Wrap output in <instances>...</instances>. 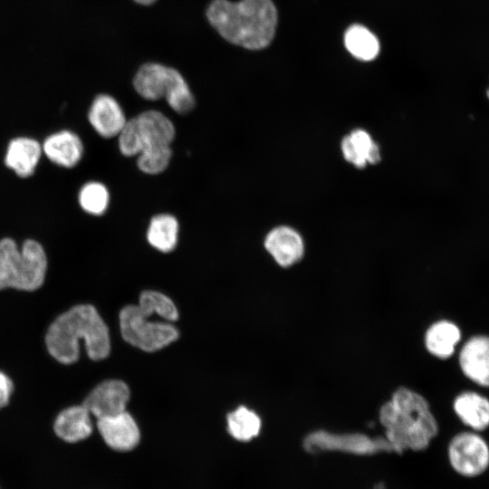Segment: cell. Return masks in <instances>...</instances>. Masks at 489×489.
Returning <instances> with one entry per match:
<instances>
[{
    "label": "cell",
    "mask_w": 489,
    "mask_h": 489,
    "mask_svg": "<svg viewBox=\"0 0 489 489\" xmlns=\"http://www.w3.org/2000/svg\"><path fill=\"white\" fill-rule=\"evenodd\" d=\"M206 16L226 42L248 50L267 47L277 24V10L272 0H212Z\"/></svg>",
    "instance_id": "6da1fadb"
},
{
    "label": "cell",
    "mask_w": 489,
    "mask_h": 489,
    "mask_svg": "<svg viewBox=\"0 0 489 489\" xmlns=\"http://www.w3.org/2000/svg\"><path fill=\"white\" fill-rule=\"evenodd\" d=\"M82 340L88 356L93 360H103L110 354L109 330L90 304H79L58 316L45 335L46 348L57 361L72 364L79 359V343Z\"/></svg>",
    "instance_id": "7a4b0ae2"
},
{
    "label": "cell",
    "mask_w": 489,
    "mask_h": 489,
    "mask_svg": "<svg viewBox=\"0 0 489 489\" xmlns=\"http://www.w3.org/2000/svg\"><path fill=\"white\" fill-rule=\"evenodd\" d=\"M379 421L392 451H421L437 435L438 425L424 397L408 388H398L379 409Z\"/></svg>",
    "instance_id": "3957f363"
},
{
    "label": "cell",
    "mask_w": 489,
    "mask_h": 489,
    "mask_svg": "<svg viewBox=\"0 0 489 489\" xmlns=\"http://www.w3.org/2000/svg\"><path fill=\"white\" fill-rule=\"evenodd\" d=\"M46 269L47 257L38 242L28 239L20 251L13 239L0 241V290H37L43 283Z\"/></svg>",
    "instance_id": "277c9868"
},
{
    "label": "cell",
    "mask_w": 489,
    "mask_h": 489,
    "mask_svg": "<svg viewBox=\"0 0 489 489\" xmlns=\"http://www.w3.org/2000/svg\"><path fill=\"white\" fill-rule=\"evenodd\" d=\"M175 134L173 122L164 113L146 110L127 120L118 136L119 149L126 157L138 156L147 148L170 146Z\"/></svg>",
    "instance_id": "5b68a950"
},
{
    "label": "cell",
    "mask_w": 489,
    "mask_h": 489,
    "mask_svg": "<svg viewBox=\"0 0 489 489\" xmlns=\"http://www.w3.org/2000/svg\"><path fill=\"white\" fill-rule=\"evenodd\" d=\"M155 313L140 305L125 306L120 312L122 338L144 351L158 350L178 338L177 330L170 323L149 321Z\"/></svg>",
    "instance_id": "8992f818"
},
{
    "label": "cell",
    "mask_w": 489,
    "mask_h": 489,
    "mask_svg": "<svg viewBox=\"0 0 489 489\" xmlns=\"http://www.w3.org/2000/svg\"><path fill=\"white\" fill-rule=\"evenodd\" d=\"M447 457L452 469L465 478H475L489 468V445L476 431L456 434L449 442Z\"/></svg>",
    "instance_id": "52a82bcc"
},
{
    "label": "cell",
    "mask_w": 489,
    "mask_h": 489,
    "mask_svg": "<svg viewBox=\"0 0 489 489\" xmlns=\"http://www.w3.org/2000/svg\"><path fill=\"white\" fill-rule=\"evenodd\" d=\"M303 447L311 454L339 451L365 455L379 452H393L385 436L371 438L360 433L335 434L325 430L310 433L303 440Z\"/></svg>",
    "instance_id": "ba28073f"
},
{
    "label": "cell",
    "mask_w": 489,
    "mask_h": 489,
    "mask_svg": "<svg viewBox=\"0 0 489 489\" xmlns=\"http://www.w3.org/2000/svg\"><path fill=\"white\" fill-rule=\"evenodd\" d=\"M186 84L177 70L158 62L144 63L133 78L135 91L148 101L168 100Z\"/></svg>",
    "instance_id": "9c48e42d"
},
{
    "label": "cell",
    "mask_w": 489,
    "mask_h": 489,
    "mask_svg": "<svg viewBox=\"0 0 489 489\" xmlns=\"http://www.w3.org/2000/svg\"><path fill=\"white\" fill-rule=\"evenodd\" d=\"M129 398V389L126 383L110 379L97 385L82 405L99 419L126 411Z\"/></svg>",
    "instance_id": "30bf717a"
},
{
    "label": "cell",
    "mask_w": 489,
    "mask_h": 489,
    "mask_svg": "<svg viewBox=\"0 0 489 489\" xmlns=\"http://www.w3.org/2000/svg\"><path fill=\"white\" fill-rule=\"evenodd\" d=\"M96 426L104 443L114 451H131L140 441L139 428L127 411L99 418Z\"/></svg>",
    "instance_id": "8fae6325"
},
{
    "label": "cell",
    "mask_w": 489,
    "mask_h": 489,
    "mask_svg": "<svg viewBox=\"0 0 489 489\" xmlns=\"http://www.w3.org/2000/svg\"><path fill=\"white\" fill-rule=\"evenodd\" d=\"M462 372L473 382L489 387V336L470 338L459 352Z\"/></svg>",
    "instance_id": "7c38bea8"
},
{
    "label": "cell",
    "mask_w": 489,
    "mask_h": 489,
    "mask_svg": "<svg viewBox=\"0 0 489 489\" xmlns=\"http://www.w3.org/2000/svg\"><path fill=\"white\" fill-rule=\"evenodd\" d=\"M88 119L96 132L106 139L118 137L128 120L120 103L108 94L93 100Z\"/></svg>",
    "instance_id": "4fadbf2b"
},
{
    "label": "cell",
    "mask_w": 489,
    "mask_h": 489,
    "mask_svg": "<svg viewBox=\"0 0 489 489\" xmlns=\"http://www.w3.org/2000/svg\"><path fill=\"white\" fill-rule=\"evenodd\" d=\"M264 247L283 267L294 264L302 259L304 253L301 235L288 226H278L271 230L265 237Z\"/></svg>",
    "instance_id": "5bb4252c"
},
{
    "label": "cell",
    "mask_w": 489,
    "mask_h": 489,
    "mask_svg": "<svg viewBox=\"0 0 489 489\" xmlns=\"http://www.w3.org/2000/svg\"><path fill=\"white\" fill-rule=\"evenodd\" d=\"M53 431L57 437L66 443L85 440L93 431L91 414L82 405L67 408L56 417Z\"/></svg>",
    "instance_id": "9a60e30c"
},
{
    "label": "cell",
    "mask_w": 489,
    "mask_h": 489,
    "mask_svg": "<svg viewBox=\"0 0 489 489\" xmlns=\"http://www.w3.org/2000/svg\"><path fill=\"white\" fill-rule=\"evenodd\" d=\"M43 149L51 161L65 168L76 166L83 153L81 139L69 130L49 136L43 142Z\"/></svg>",
    "instance_id": "2e32d148"
},
{
    "label": "cell",
    "mask_w": 489,
    "mask_h": 489,
    "mask_svg": "<svg viewBox=\"0 0 489 489\" xmlns=\"http://www.w3.org/2000/svg\"><path fill=\"white\" fill-rule=\"evenodd\" d=\"M458 418L473 431H483L489 427V399L474 391L459 394L453 404Z\"/></svg>",
    "instance_id": "e0dca14e"
},
{
    "label": "cell",
    "mask_w": 489,
    "mask_h": 489,
    "mask_svg": "<svg viewBox=\"0 0 489 489\" xmlns=\"http://www.w3.org/2000/svg\"><path fill=\"white\" fill-rule=\"evenodd\" d=\"M42 148L30 138H17L10 141L5 158V165L19 177L31 176L38 164Z\"/></svg>",
    "instance_id": "ac0fdd59"
},
{
    "label": "cell",
    "mask_w": 489,
    "mask_h": 489,
    "mask_svg": "<svg viewBox=\"0 0 489 489\" xmlns=\"http://www.w3.org/2000/svg\"><path fill=\"white\" fill-rule=\"evenodd\" d=\"M341 150L345 159L358 168L380 159L378 145L363 129H355L346 136L341 141Z\"/></svg>",
    "instance_id": "d6986e66"
},
{
    "label": "cell",
    "mask_w": 489,
    "mask_h": 489,
    "mask_svg": "<svg viewBox=\"0 0 489 489\" xmlns=\"http://www.w3.org/2000/svg\"><path fill=\"white\" fill-rule=\"evenodd\" d=\"M461 340V331L452 321L443 320L432 324L426 332L427 350L439 359L451 357Z\"/></svg>",
    "instance_id": "ffe728a7"
},
{
    "label": "cell",
    "mask_w": 489,
    "mask_h": 489,
    "mask_svg": "<svg viewBox=\"0 0 489 489\" xmlns=\"http://www.w3.org/2000/svg\"><path fill=\"white\" fill-rule=\"evenodd\" d=\"M179 225L177 218L169 214L154 216L147 230V240L155 249L169 253L177 245Z\"/></svg>",
    "instance_id": "44dd1931"
},
{
    "label": "cell",
    "mask_w": 489,
    "mask_h": 489,
    "mask_svg": "<svg viewBox=\"0 0 489 489\" xmlns=\"http://www.w3.org/2000/svg\"><path fill=\"white\" fill-rule=\"evenodd\" d=\"M347 50L357 59L371 61L379 52L377 37L366 27L354 24L348 28L344 35Z\"/></svg>",
    "instance_id": "7402d4cb"
},
{
    "label": "cell",
    "mask_w": 489,
    "mask_h": 489,
    "mask_svg": "<svg viewBox=\"0 0 489 489\" xmlns=\"http://www.w3.org/2000/svg\"><path fill=\"white\" fill-rule=\"evenodd\" d=\"M226 420L228 433L241 442H248L257 436L262 427L259 416L243 406L230 412Z\"/></svg>",
    "instance_id": "603a6c76"
},
{
    "label": "cell",
    "mask_w": 489,
    "mask_h": 489,
    "mask_svg": "<svg viewBox=\"0 0 489 489\" xmlns=\"http://www.w3.org/2000/svg\"><path fill=\"white\" fill-rule=\"evenodd\" d=\"M109 202V191L100 182L92 181L85 184L79 194V203L82 208L91 215H102L108 208Z\"/></svg>",
    "instance_id": "cb8c5ba5"
},
{
    "label": "cell",
    "mask_w": 489,
    "mask_h": 489,
    "mask_svg": "<svg viewBox=\"0 0 489 489\" xmlns=\"http://www.w3.org/2000/svg\"><path fill=\"white\" fill-rule=\"evenodd\" d=\"M171 157L170 146L147 148L138 155L137 165L143 173L157 175L168 168Z\"/></svg>",
    "instance_id": "d4e9b609"
},
{
    "label": "cell",
    "mask_w": 489,
    "mask_h": 489,
    "mask_svg": "<svg viewBox=\"0 0 489 489\" xmlns=\"http://www.w3.org/2000/svg\"><path fill=\"white\" fill-rule=\"evenodd\" d=\"M139 304L150 310L160 318L173 321L178 317L174 302L165 294L156 291H145L139 296Z\"/></svg>",
    "instance_id": "484cf974"
},
{
    "label": "cell",
    "mask_w": 489,
    "mask_h": 489,
    "mask_svg": "<svg viewBox=\"0 0 489 489\" xmlns=\"http://www.w3.org/2000/svg\"><path fill=\"white\" fill-rule=\"evenodd\" d=\"M13 389L14 385L12 380L8 376L0 371V409L8 404Z\"/></svg>",
    "instance_id": "4316f807"
},
{
    "label": "cell",
    "mask_w": 489,
    "mask_h": 489,
    "mask_svg": "<svg viewBox=\"0 0 489 489\" xmlns=\"http://www.w3.org/2000/svg\"><path fill=\"white\" fill-rule=\"evenodd\" d=\"M133 1L141 5H151L155 2H157V0H133Z\"/></svg>",
    "instance_id": "83f0119b"
},
{
    "label": "cell",
    "mask_w": 489,
    "mask_h": 489,
    "mask_svg": "<svg viewBox=\"0 0 489 489\" xmlns=\"http://www.w3.org/2000/svg\"><path fill=\"white\" fill-rule=\"evenodd\" d=\"M487 96H488V98H489V89H488V91H487Z\"/></svg>",
    "instance_id": "f1b7e54d"
}]
</instances>
